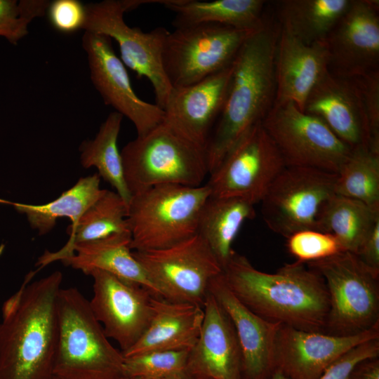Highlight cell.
<instances>
[{"instance_id": "obj_31", "label": "cell", "mask_w": 379, "mask_h": 379, "mask_svg": "<svg viewBox=\"0 0 379 379\" xmlns=\"http://www.w3.org/2000/svg\"><path fill=\"white\" fill-rule=\"evenodd\" d=\"M123 117L115 111L107 116L94 139L81 144L80 162L85 168L95 167L99 176L116 190L128 206L132 195L125 180L122 158L117 145Z\"/></svg>"}, {"instance_id": "obj_37", "label": "cell", "mask_w": 379, "mask_h": 379, "mask_svg": "<svg viewBox=\"0 0 379 379\" xmlns=\"http://www.w3.org/2000/svg\"><path fill=\"white\" fill-rule=\"evenodd\" d=\"M46 12L49 23L59 32L71 34L84 29L86 8L79 0L50 1Z\"/></svg>"}, {"instance_id": "obj_3", "label": "cell", "mask_w": 379, "mask_h": 379, "mask_svg": "<svg viewBox=\"0 0 379 379\" xmlns=\"http://www.w3.org/2000/svg\"><path fill=\"white\" fill-rule=\"evenodd\" d=\"M280 27L264 17L233 62L224 105L204 151L211 173L241 137L261 123L274 103V58Z\"/></svg>"}, {"instance_id": "obj_42", "label": "cell", "mask_w": 379, "mask_h": 379, "mask_svg": "<svg viewBox=\"0 0 379 379\" xmlns=\"http://www.w3.org/2000/svg\"><path fill=\"white\" fill-rule=\"evenodd\" d=\"M121 379H145V378H136V377H124Z\"/></svg>"}, {"instance_id": "obj_20", "label": "cell", "mask_w": 379, "mask_h": 379, "mask_svg": "<svg viewBox=\"0 0 379 379\" xmlns=\"http://www.w3.org/2000/svg\"><path fill=\"white\" fill-rule=\"evenodd\" d=\"M303 112L321 119L352 150L370 148L368 123L353 79L328 71L310 92Z\"/></svg>"}, {"instance_id": "obj_10", "label": "cell", "mask_w": 379, "mask_h": 379, "mask_svg": "<svg viewBox=\"0 0 379 379\" xmlns=\"http://www.w3.org/2000/svg\"><path fill=\"white\" fill-rule=\"evenodd\" d=\"M262 125L288 166L338 173L352 152L321 119L292 102L274 104Z\"/></svg>"}, {"instance_id": "obj_12", "label": "cell", "mask_w": 379, "mask_h": 379, "mask_svg": "<svg viewBox=\"0 0 379 379\" xmlns=\"http://www.w3.org/2000/svg\"><path fill=\"white\" fill-rule=\"evenodd\" d=\"M133 255L163 298L202 307L211 281L222 272L198 234L165 248L133 251Z\"/></svg>"}, {"instance_id": "obj_29", "label": "cell", "mask_w": 379, "mask_h": 379, "mask_svg": "<svg viewBox=\"0 0 379 379\" xmlns=\"http://www.w3.org/2000/svg\"><path fill=\"white\" fill-rule=\"evenodd\" d=\"M100 177L98 173L80 178L76 184L63 192L57 199L41 205L13 202L0 199L1 204H10L27 216L34 230L40 235L48 233L55 225L56 220L66 217L71 220L70 228L77 222L84 212L101 195Z\"/></svg>"}, {"instance_id": "obj_2", "label": "cell", "mask_w": 379, "mask_h": 379, "mask_svg": "<svg viewBox=\"0 0 379 379\" xmlns=\"http://www.w3.org/2000/svg\"><path fill=\"white\" fill-rule=\"evenodd\" d=\"M32 275L2 305L0 379H51L53 375L62 274L55 271L28 284Z\"/></svg>"}, {"instance_id": "obj_6", "label": "cell", "mask_w": 379, "mask_h": 379, "mask_svg": "<svg viewBox=\"0 0 379 379\" xmlns=\"http://www.w3.org/2000/svg\"><path fill=\"white\" fill-rule=\"evenodd\" d=\"M210 195L206 184L161 185L132 195L128 208L132 251L165 248L197 234Z\"/></svg>"}, {"instance_id": "obj_17", "label": "cell", "mask_w": 379, "mask_h": 379, "mask_svg": "<svg viewBox=\"0 0 379 379\" xmlns=\"http://www.w3.org/2000/svg\"><path fill=\"white\" fill-rule=\"evenodd\" d=\"M379 338V324L363 333L336 336L281 324L274 342V364L288 379H318L355 346Z\"/></svg>"}, {"instance_id": "obj_25", "label": "cell", "mask_w": 379, "mask_h": 379, "mask_svg": "<svg viewBox=\"0 0 379 379\" xmlns=\"http://www.w3.org/2000/svg\"><path fill=\"white\" fill-rule=\"evenodd\" d=\"M175 15V28L217 24L239 29L255 30L262 23V0H156Z\"/></svg>"}, {"instance_id": "obj_4", "label": "cell", "mask_w": 379, "mask_h": 379, "mask_svg": "<svg viewBox=\"0 0 379 379\" xmlns=\"http://www.w3.org/2000/svg\"><path fill=\"white\" fill-rule=\"evenodd\" d=\"M58 340L53 375L63 379H121L124 357L106 336L88 300L76 288L58 298Z\"/></svg>"}, {"instance_id": "obj_43", "label": "cell", "mask_w": 379, "mask_h": 379, "mask_svg": "<svg viewBox=\"0 0 379 379\" xmlns=\"http://www.w3.org/2000/svg\"><path fill=\"white\" fill-rule=\"evenodd\" d=\"M164 379H184V378L180 376H173V377H170V378H167Z\"/></svg>"}, {"instance_id": "obj_11", "label": "cell", "mask_w": 379, "mask_h": 379, "mask_svg": "<svg viewBox=\"0 0 379 379\" xmlns=\"http://www.w3.org/2000/svg\"><path fill=\"white\" fill-rule=\"evenodd\" d=\"M337 173L286 166L262 199L267 226L285 238L304 230H319L321 209L335 194Z\"/></svg>"}, {"instance_id": "obj_18", "label": "cell", "mask_w": 379, "mask_h": 379, "mask_svg": "<svg viewBox=\"0 0 379 379\" xmlns=\"http://www.w3.org/2000/svg\"><path fill=\"white\" fill-rule=\"evenodd\" d=\"M232 72V63L197 83L173 88L163 108L164 121L204 149L222 109Z\"/></svg>"}, {"instance_id": "obj_5", "label": "cell", "mask_w": 379, "mask_h": 379, "mask_svg": "<svg viewBox=\"0 0 379 379\" xmlns=\"http://www.w3.org/2000/svg\"><path fill=\"white\" fill-rule=\"evenodd\" d=\"M121 155L131 195L161 185L198 187L208 175L204 149L164 121L128 142Z\"/></svg>"}, {"instance_id": "obj_27", "label": "cell", "mask_w": 379, "mask_h": 379, "mask_svg": "<svg viewBox=\"0 0 379 379\" xmlns=\"http://www.w3.org/2000/svg\"><path fill=\"white\" fill-rule=\"evenodd\" d=\"M255 216L254 204L237 197L209 196L198 222L197 234L223 269L234 251L232 244L244 222Z\"/></svg>"}, {"instance_id": "obj_14", "label": "cell", "mask_w": 379, "mask_h": 379, "mask_svg": "<svg viewBox=\"0 0 379 379\" xmlns=\"http://www.w3.org/2000/svg\"><path fill=\"white\" fill-rule=\"evenodd\" d=\"M82 47L93 86L105 105L133 123L138 136L163 122L164 110L155 103L142 100L134 91L126 66L116 55L109 37L85 31Z\"/></svg>"}, {"instance_id": "obj_22", "label": "cell", "mask_w": 379, "mask_h": 379, "mask_svg": "<svg viewBox=\"0 0 379 379\" xmlns=\"http://www.w3.org/2000/svg\"><path fill=\"white\" fill-rule=\"evenodd\" d=\"M325 41L304 44L280 29L277 41L274 104L292 102L303 111L315 85L328 71Z\"/></svg>"}, {"instance_id": "obj_13", "label": "cell", "mask_w": 379, "mask_h": 379, "mask_svg": "<svg viewBox=\"0 0 379 379\" xmlns=\"http://www.w3.org/2000/svg\"><path fill=\"white\" fill-rule=\"evenodd\" d=\"M286 166L262 122L248 130L209 174L205 183L212 197H237L260 203Z\"/></svg>"}, {"instance_id": "obj_39", "label": "cell", "mask_w": 379, "mask_h": 379, "mask_svg": "<svg viewBox=\"0 0 379 379\" xmlns=\"http://www.w3.org/2000/svg\"><path fill=\"white\" fill-rule=\"evenodd\" d=\"M355 255L370 270L379 274V218L373 224Z\"/></svg>"}, {"instance_id": "obj_32", "label": "cell", "mask_w": 379, "mask_h": 379, "mask_svg": "<svg viewBox=\"0 0 379 379\" xmlns=\"http://www.w3.org/2000/svg\"><path fill=\"white\" fill-rule=\"evenodd\" d=\"M335 194L379 209V152L352 149L337 173Z\"/></svg>"}, {"instance_id": "obj_24", "label": "cell", "mask_w": 379, "mask_h": 379, "mask_svg": "<svg viewBox=\"0 0 379 379\" xmlns=\"http://www.w3.org/2000/svg\"><path fill=\"white\" fill-rule=\"evenodd\" d=\"M131 241L130 233L114 234L74 245L72 254L60 260L87 275L96 270L110 273L145 287L156 296L162 297L159 288L133 256Z\"/></svg>"}, {"instance_id": "obj_26", "label": "cell", "mask_w": 379, "mask_h": 379, "mask_svg": "<svg viewBox=\"0 0 379 379\" xmlns=\"http://www.w3.org/2000/svg\"><path fill=\"white\" fill-rule=\"evenodd\" d=\"M128 204L116 192L103 190L99 198L69 228V239L55 252L46 251L39 257L36 265H47L70 255L76 244L101 239L114 234L130 233Z\"/></svg>"}, {"instance_id": "obj_33", "label": "cell", "mask_w": 379, "mask_h": 379, "mask_svg": "<svg viewBox=\"0 0 379 379\" xmlns=\"http://www.w3.org/2000/svg\"><path fill=\"white\" fill-rule=\"evenodd\" d=\"M189 351H154L124 357L126 377L164 379L173 376L185 378Z\"/></svg>"}, {"instance_id": "obj_36", "label": "cell", "mask_w": 379, "mask_h": 379, "mask_svg": "<svg viewBox=\"0 0 379 379\" xmlns=\"http://www.w3.org/2000/svg\"><path fill=\"white\" fill-rule=\"evenodd\" d=\"M364 103L370 133V148L379 152V69L352 78Z\"/></svg>"}, {"instance_id": "obj_21", "label": "cell", "mask_w": 379, "mask_h": 379, "mask_svg": "<svg viewBox=\"0 0 379 379\" xmlns=\"http://www.w3.org/2000/svg\"><path fill=\"white\" fill-rule=\"evenodd\" d=\"M222 273L211 281L208 291L234 328L241 352L244 379H270L275 372L274 342L281 324L269 321L249 310L228 288Z\"/></svg>"}, {"instance_id": "obj_34", "label": "cell", "mask_w": 379, "mask_h": 379, "mask_svg": "<svg viewBox=\"0 0 379 379\" xmlns=\"http://www.w3.org/2000/svg\"><path fill=\"white\" fill-rule=\"evenodd\" d=\"M50 1L46 0H0V36L13 45L28 34V25L44 15Z\"/></svg>"}, {"instance_id": "obj_28", "label": "cell", "mask_w": 379, "mask_h": 379, "mask_svg": "<svg viewBox=\"0 0 379 379\" xmlns=\"http://www.w3.org/2000/svg\"><path fill=\"white\" fill-rule=\"evenodd\" d=\"M351 0H282L277 2L280 29L304 44L325 41Z\"/></svg>"}, {"instance_id": "obj_30", "label": "cell", "mask_w": 379, "mask_h": 379, "mask_svg": "<svg viewBox=\"0 0 379 379\" xmlns=\"http://www.w3.org/2000/svg\"><path fill=\"white\" fill-rule=\"evenodd\" d=\"M378 218L379 209L334 194L321 209L319 231L333 234L345 251L356 254Z\"/></svg>"}, {"instance_id": "obj_1", "label": "cell", "mask_w": 379, "mask_h": 379, "mask_svg": "<svg viewBox=\"0 0 379 379\" xmlns=\"http://www.w3.org/2000/svg\"><path fill=\"white\" fill-rule=\"evenodd\" d=\"M222 274L236 297L262 318L303 331L325 332L328 290L323 278L305 263L295 261L267 273L234 251Z\"/></svg>"}, {"instance_id": "obj_23", "label": "cell", "mask_w": 379, "mask_h": 379, "mask_svg": "<svg viewBox=\"0 0 379 379\" xmlns=\"http://www.w3.org/2000/svg\"><path fill=\"white\" fill-rule=\"evenodd\" d=\"M152 305L147 328L131 348L122 352L124 357L154 351H190L201 333L204 307L155 295Z\"/></svg>"}, {"instance_id": "obj_7", "label": "cell", "mask_w": 379, "mask_h": 379, "mask_svg": "<svg viewBox=\"0 0 379 379\" xmlns=\"http://www.w3.org/2000/svg\"><path fill=\"white\" fill-rule=\"evenodd\" d=\"M326 286L330 302L325 333L349 336L379 324V274L343 251L306 263Z\"/></svg>"}, {"instance_id": "obj_8", "label": "cell", "mask_w": 379, "mask_h": 379, "mask_svg": "<svg viewBox=\"0 0 379 379\" xmlns=\"http://www.w3.org/2000/svg\"><path fill=\"white\" fill-rule=\"evenodd\" d=\"M147 3L148 0H104L88 4L84 29L117 41L124 65L138 77L149 80L154 90L155 104L163 109L173 88L161 60L163 45L168 31L159 27L144 32L139 27H130L124 19L126 11Z\"/></svg>"}, {"instance_id": "obj_40", "label": "cell", "mask_w": 379, "mask_h": 379, "mask_svg": "<svg viewBox=\"0 0 379 379\" xmlns=\"http://www.w3.org/2000/svg\"><path fill=\"white\" fill-rule=\"evenodd\" d=\"M348 379H379V358H368L357 363Z\"/></svg>"}, {"instance_id": "obj_41", "label": "cell", "mask_w": 379, "mask_h": 379, "mask_svg": "<svg viewBox=\"0 0 379 379\" xmlns=\"http://www.w3.org/2000/svg\"><path fill=\"white\" fill-rule=\"evenodd\" d=\"M270 379H288L284 375L279 371H275Z\"/></svg>"}, {"instance_id": "obj_19", "label": "cell", "mask_w": 379, "mask_h": 379, "mask_svg": "<svg viewBox=\"0 0 379 379\" xmlns=\"http://www.w3.org/2000/svg\"><path fill=\"white\" fill-rule=\"evenodd\" d=\"M199 338L189 351L185 378L244 379L242 356L234 328L208 291Z\"/></svg>"}, {"instance_id": "obj_16", "label": "cell", "mask_w": 379, "mask_h": 379, "mask_svg": "<svg viewBox=\"0 0 379 379\" xmlns=\"http://www.w3.org/2000/svg\"><path fill=\"white\" fill-rule=\"evenodd\" d=\"M325 41L333 74L354 78L378 69L379 1L351 0Z\"/></svg>"}, {"instance_id": "obj_15", "label": "cell", "mask_w": 379, "mask_h": 379, "mask_svg": "<svg viewBox=\"0 0 379 379\" xmlns=\"http://www.w3.org/2000/svg\"><path fill=\"white\" fill-rule=\"evenodd\" d=\"M89 275L93 279L91 309L106 336L115 340L124 352L147 328L154 295L139 284L102 270H93Z\"/></svg>"}, {"instance_id": "obj_38", "label": "cell", "mask_w": 379, "mask_h": 379, "mask_svg": "<svg viewBox=\"0 0 379 379\" xmlns=\"http://www.w3.org/2000/svg\"><path fill=\"white\" fill-rule=\"evenodd\" d=\"M379 357V338L362 343L347 352L331 364L318 379H348L359 361Z\"/></svg>"}, {"instance_id": "obj_35", "label": "cell", "mask_w": 379, "mask_h": 379, "mask_svg": "<svg viewBox=\"0 0 379 379\" xmlns=\"http://www.w3.org/2000/svg\"><path fill=\"white\" fill-rule=\"evenodd\" d=\"M286 239L288 253L305 264L345 251L333 234L316 230H300Z\"/></svg>"}, {"instance_id": "obj_9", "label": "cell", "mask_w": 379, "mask_h": 379, "mask_svg": "<svg viewBox=\"0 0 379 379\" xmlns=\"http://www.w3.org/2000/svg\"><path fill=\"white\" fill-rule=\"evenodd\" d=\"M253 31L217 24L196 25L168 31L161 60L171 86L191 85L230 66Z\"/></svg>"}, {"instance_id": "obj_44", "label": "cell", "mask_w": 379, "mask_h": 379, "mask_svg": "<svg viewBox=\"0 0 379 379\" xmlns=\"http://www.w3.org/2000/svg\"><path fill=\"white\" fill-rule=\"evenodd\" d=\"M51 379H63V378H60V377H58V376H56V375H53V376L51 377Z\"/></svg>"}]
</instances>
